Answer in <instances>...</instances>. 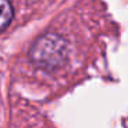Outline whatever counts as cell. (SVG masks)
Returning <instances> with one entry per match:
<instances>
[{"instance_id":"7a4b0ae2","label":"cell","mask_w":128,"mask_h":128,"mask_svg":"<svg viewBox=\"0 0 128 128\" xmlns=\"http://www.w3.org/2000/svg\"><path fill=\"white\" fill-rule=\"evenodd\" d=\"M14 18V8L10 0H0V32L4 30Z\"/></svg>"},{"instance_id":"6da1fadb","label":"cell","mask_w":128,"mask_h":128,"mask_svg":"<svg viewBox=\"0 0 128 128\" xmlns=\"http://www.w3.org/2000/svg\"><path fill=\"white\" fill-rule=\"evenodd\" d=\"M69 47L68 42L56 33H44L33 43L29 55L36 66L47 72L61 68L66 62Z\"/></svg>"}]
</instances>
